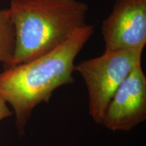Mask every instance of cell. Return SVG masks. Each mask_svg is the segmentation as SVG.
<instances>
[{
	"mask_svg": "<svg viewBox=\"0 0 146 146\" xmlns=\"http://www.w3.org/2000/svg\"><path fill=\"white\" fill-rule=\"evenodd\" d=\"M15 48V32L8 9H0V63L11 66Z\"/></svg>",
	"mask_w": 146,
	"mask_h": 146,
	"instance_id": "6",
	"label": "cell"
},
{
	"mask_svg": "<svg viewBox=\"0 0 146 146\" xmlns=\"http://www.w3.org/2000/svg\"><path fill=\"white\" fill-rule=\"evenodd\" d=\"M12 112L7 106V102L0 96V121L12 115Z\"/></svg>",
	"mask_w": 146,
	"mask_h": 146,
	"instance_id": "7",
	"label": "cell"
},
{
	"mask_svg": "<svg viewBox=\"0 0 146 146\" xmlns=\"http://www.w3.org/2000/svg\"><path fill=\"white\" fill-rule=\"evenodd\" d=\"M94 33V27L87 24L53 50L0 73V96L14 109L20 134L36 106L48 103L55 90L74 83V60Z\"/></svg>",
	"mask_w": 146,
	"mask_h": 146,
	"instance_id": "1",
	"label": "cell"
},
{
	"mask_svg": "<svg viewBox=\"0 0 146 146\" xmlns=\"http://www.w3.org/2000/svg\"><path fill=\"white\" fill-rule=\"evenodd\" d=\"M105 50H144L146 44V0H116L102 22Z\"/></svg>",
	"mask_w": 146,
	"mask_h": 146,
	"instance_id": "4",
	"label": "cell"
},
{
	"mask_svg": "<svg viewBox=\"0 0 146 146\" xmlns=\"http://www.w3.org/2000/svg\"><path fill=\"white\" fill-rule=\"evenodd\" d=\"M143 50H105L98 57L83 60L75 66L86 84L89 112L101 125L106 110L117 89L133 69L141 64Z\"/></svg>",
	"mask_w": 146,
	"mask_h": 146,
	"instance_id": "3",
	"label": "cell"
},
{
	"mask_svg": "<svg viewBox=\"0 0 146 146\" xmlns=\"http://www.w3.org/2000/svg\"><path fill=\"white\" fill-rule=\"evenodd\" d=\"M8 10L15 32L12 67L65 42L87 25L89 8L79 0H10Z\"/></svg>",
	"mask_w": 146,
	"mask_h": 146,
	"instance_id": "2",
	"label": "cell"
},
{
	"mask_svg": "<svg viewBox=\"0 0 146 146\" xmlns=\"http://www.w3.org/2000/svg\"><path fill=\"white\" fill-rule=\"evenodd\" d=\"M146 119V76L141 64L116 91L101 125L112 131H129Z\"/></svg>",
	"mask_w": 146,
	"mask_h": 146,
	"instance_id": "5",
	"label": "cell"
}]
</instances>
